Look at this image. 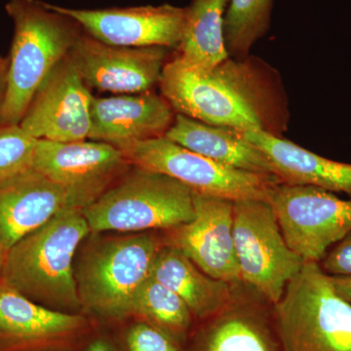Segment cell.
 Wrapping results in <instances>:
<instances>
[{
    "mask_svg": "<svg viewBox=\"0 0 351 351\" xmlns=\"http://www.w3.org/2000/svg\"><path fill=\"white\" fill-rule=\"evenodd\" d=\"M167 51L110 45L82 31L69 55L88 86L124 95L145 93L159 85Z\"/></svg>",
    "mask_w": 351,
    "mask_h": 351,
    "instance_id": "14",
    "label": "cell"
},
{
    "mask_svg": "<svg viewBox=\"0 0 351 351\" xmlns=\"http://www.w3.org/2000/svg\"><path fill=\"white\" fill-rule=\"evenodd\" d=\"M274 0H228L223 38L228 56L244 58L269 27Z\"/></svg>",
    "mask_w": 351,
    "mask_h": 351,
    "instance_id": "24",
    "label": "cell"
},
{
    "mask_svg": "<svg viewBox=\"0 0 351 351\" xmlns=\"http://www.w3.org/2000/svg\"><path fill=\"white\" fill-rule=\"evenodd\" d=\"M97 328L86 314L41 306L0 280V351H82Z\"/></svg>",
    "mask_w": 351,
    "mask_h": 351,
    "instance_id": "11",
    "label": "cell"
},
{
    "mask_svg": "<svg viewBox=\"0 0 351 351\" xmlns=\"http://www.w3.org/2000/svg\"><path fill=\"white\" fill-rule=\"evenodd\" d=\"M272 318L283 351H351V304L319 263H304L272 306Z\"/></svg>",
    "mask_w": 351,
    "mask_h": 351,
    "instance_id": "5",
    "label": "cell"
},
{
    "mask_svg": "<svg viewBox=\"0 0 351 351\" xmlns=\"http://www.w3.org/2000/svg\"><path fill=\"white\" fill-rule=\"evenodd\" d=\"M4 57H2L1 55H0V63H1L2 61H3Z\"/></svg>",
    "mask_w": 351,
    "mask_h": 351,
    "instance_id": "32",
    "label": "cell"
},
{
    "mask_svg": "<svg viewBox=\"0 0 351 351\" xmlns=\"http://www.w3.org/2000/svg\"><path fill=\"white\" fill-rule=\"evenodd\" d=\"M82 351H119L112 339L96 331Z\"/></svg>",
    "mask_w": 351,
    "mask_h": 351,
    "instance_id": "28",
    "label": "cell"
},
{
    "mask_svg": "<svg viewBox=\"0 0 351 351\" xmlns=\"http://www.w3.org/2000/svg\"><path fill=\"white\" fill-rule=\"evenodd\" d=\"M52 6L77 23L88 36L123 47L177 49L186 22V8L171 4L103 9Z\"/></svg>",
    "mask_w": 351,
    "mask_h": 351,
    "instance_id": "13",
    "label": "cell"
},
{
    "mask_svg": "<svg viewBox=\"0 0 351 351\" xmlns=\"http://www.w3.org/2000/svg\"><path fill=\"white\" fill-rule=\"evenodd\" d=\"M132 164L117 147L87 140H38L32 169L60 186L71 208L83 210L112 188Z\"/></svg>",
    "mask_w": 351,
    "mask_h": 351,
    "instance_id": "10",
    "label": "cell"
},
{
    "mask_svg": "<svg viewBox=\"0 0 351 351\" xmlns=\"http://www.w3.org/2000/svg\"><path fill=\"white\" fill-rule=\"evenodd\" d=\"M228 0H191L178 59L204 73H212L228 59L223 38V19Z\"/></svg>",
    "mask_w": 351,
    "mask_h": 351,
    "instance_id": "22",
    "label": "cell"
},
{
    "mask_svg": "<svg viewBox=\"0 0 351 351\" xmlns=\"http://www.w3.org/2000/svg\"><path fill=\"white\" fill-rule=\"evenodd\" d=\"M319 265L329 276H351V232L328 252Z\"/></svg>",
    "mask_w": 351,
    "mask_h": 351,
    "instance_id": "27",
    "label": "cell"
},
{
    "mask_svg": "<svg viewBox=\"0 0 351 351\" xmlns=\"http://www.w3.org/2000/svg\"><path fill=\"white\" fill-rule=\"evenodd\" d=\"M284 239L304 263L324 258L330 247L351 232V198L331 191L278 182L267 195Z\"/></svg>",
    "mask_w": 351,
    "mask_h": 351,
    "instance_id": "8",
    "label": "cell"
},
{
    "mask_svg": "<svg viewBox=\"0 0 351 351\" xmlns=\"http://www.w3.org/2000/svg\"><path fill=\"white\" fill-rule=\"evenodd\" d=\"M36 143L20 124L0 125V184L32 169Z\"/></svg>",
    "mask_w": 351,
    "mask_h": 351,
    "instance_id": "25",
    "label": "cell"
},
{
    "mask_svg": "<svg viewBox=\"0 0 351 351\" xmlns=\"http://www.w3.org/2000/svg\"><path fill=\"white\" fill-rule=\"evenodd\" d=\"M149 276L179 295L200 322L225 308L234 291V284L208 276L180 249L166 242L157 252Z\"/></svg>",
    "mask_w": 351,
    "mask_h": 351,
    "instance_id": "20",
    "label": "cell"
},
{
    "mask_svg": "<svg viewBox=\"0 0 351 351\" xmlns=\"http://www.w3.org/2000/svg\"><path fill=\"white\" fill-rule=\"evenodd\" d=\"M82 212L91 232H164L193 219V191L169 176L132 165Z\"/></svg>",
    "mask_w": 351,
    "mask_h": 351,
    "instance_id": "4",
    "label": "cell"
},
{
    "mask_svg": "<svg viewBox=\"0 0 351 351\" xmlns=\"http://www.w3.org/2000/svg\"><path fill=\"white\" fill-rule=\"evenodd\" d=\"M159 86L174 112L189 119L242 133L265 130L250 101L219 69L201 73L176 57L164 66Z\"/></svg>",
    "mask_w": 351,
    "mask_h": 351,
    "instance_id": "9",
    "label": "cell"
},
{
    "mask_svg": "<svg viewBox=\"0 0 351 351\" xmlns=\"http://www.w3.org/2000/svg\"><path fill=\"white\" fill-rule=\"evenodd\" d=\"M66 208L63 189L34 169L1 182L0 244L8 250Z\"/></svg>",
    "mask_w": 351,
    "mask_h": 351,
    "instance_id": "18",
    "label": "cell"
},
{
    "mask_svg": "<svg viewBox=\"0 0 351 351\" xmlns=\"http://www.w3.org/2000/svg\"><path fill=\"white\" fill-rule=\"evenodd\" d=\"M164 244L157 232H90L75 258L83 313L108 322L130 319L136 293Z\"/></svg>",
    "mask_w": 351,
    "mask_h": 351,
    "instance_id": "1",
    "label": "cell"
},
{
    "mask_svg": "<svg viewBox=\"0 0 351 351\" xmlns=\"http://www.w3.org/2000/svg\"><path fill=\"white\" fill-rule=\"evenodd\" d=\"M164 136L223 165L257 174L276 176L267 156L247 141L242 132L210 125L177 113Z\"/></svg>",
    "mask_w": 351,
    "mask_h": 351,
    "instance_id": "21",
    "label": "cell"
},
{
    "mask_svg": "<svg viewBox=\"0 0 351 351\" xmlns=\"http://www.w3.org/2000/svg\"><path fill=\"white\" fill-rule=\"evenodd\" d=\"M93 99L69 54L38 88L20 126L36 140L60 143L87 140Z\"/></svg>",
    "mask_w": 351,
    "mask_h": 351,
    "instance_id": "12",
    "label": "cell"
},
{
    "mask_svg": "<svg viewBox=\"0 0 351 351\" xmlns=\"http://www.w3.org/2000/svg\"><path fill=\"white\" fill-rule=\"evenodd\" d=\"M90 232L82 210H62L7 250L1 280L41 306L83 313L75 258Z\"/></svg>",
    "mask_w": 351,
    "mask_h": 351,
    "instance_id": "2",
    "label": "cell"
},
{
    "mask_svg": "<svg viewBox=\"0 0 351 351\" xmlns=\"http://www.w3.org/2000/svg\"><path fill=\"white\" fill-rule=\"evenodd\" d=\"M233 237L242 282L277 304L304 262L288 246L267 200L233 202Z\"/></svg>",
    "mask_w": 351,
    "mask_h": 351,
    "instance_id": "6",
    "label": "cell"
},
{
    "mask_svg": "<svg viewBox=\"0 0 351 351\" xmlns=\"http://www.w3.org/2000/svg\"><path fill=\"white\" fill-rule=\"evenodd\" d=\"M7 71H8V59L4 58L0 63V125L3 117L4 104H5L7 93Z\"/></svg>",
    "mask_w": 351,
    "mask_h": 351,
    "instance_id": "30",
    "label": "cell"
},
{
    "mask_svg": "<svg viewBox=\"0 0 351 351\" xmlns=\"http://www.w3.org/2000/svg\"><path fill=\"white\" fill-rule=\"evenodd\" d=\"M7 250L0 244V280H1L2 270H3L4 262H5Z\"/></svg>",
    "mask_w": 351,
    "mask_h": 351,
    "instance_id": "31",
    "label": "cell"
},
{
    "mask_svg": "<svg viewBox=\"0 0 351 351\" xmlns=\"http://www.w3.org/2000/svg\"><path fill=\"white\" fill-rule=\"evenodd\" d=\"M130 319L143 321L156 327L182 348L186 345L195 330V318L186 302L151 276L136 293Z\"/></svg>",
    "mask_w": 351,
    "mask_h": 351,
    "instance_id": "23",
    "label": "cell"
},
{
    "mask_svg": "<svg viewBox=\"0 0 351 351\" xmlns=\"http://www.w3.org/2000/svg\"><path fill=\"white\" fill-rule=\"evenodd\" d=\"M241 283L234 284L225 308L193 330L182 351H283L272 314L258 299L244 294Z\"/></svg>",
    "mask_w": 351,
    "mask_h": 351,
    "instance_id": "16",
    "label": "cell"
},
{
    "mask_svg": "<svg viewBox=\"0 0 351 351\" xmlns=\"http://www.w3.org/2000/svg\"><path fill=\"white\" fill-rule=\"evenodd\" d=\"M133 166L181 182L193 193L232 201L267 200L280 180L223 165L162 137L136 142L119 149Z\"/></svg>",
    "mask_w": 351,
    "mask_h": 351,
    "instance_id": "7",
    "label": "cell"
},
{
    "mask_svg": "<svg viewBox=\"0 0 351 351\" xmlns=\"http://www.w3.org/2000/svg\"><path fill=\"white\" fill-rule=\"evenodd\" d=\"M337 294L351 304V276H329Z\"/></svg>",
    "mask_w": 351,
    "mask_h": 351,
    "instance_id": "29",
    "label": "cell"
},
{
    "mask_svg": "<svg viewBox=\"0 0 351 351\" xmlns=\"http://www.w3.org/2000/svg\"><path fill=\"white\" fill-rule=\"evenodd\" d=\"M242 134L267 156L281 182L343 193L351 198V164L325 158L263 129Z\"/></svg>",
    "mask_w": 351,
    "mask_h": 351,
    "instance_id": "19",
    "label": "cell"
},
{
    "mask_svg": "<svg viewBox=\"0 0 351 351\" xmlns=\"http://www.w3.org/2000/svg\"><path fill=\"white\" fill-rule=\"evenodd\" d=\"M123 334L126 351H182V348L165 332L136 319Z\"/></svg>",
    "mask_w": 351,
    "mask_h": 351,
    "instance_id": "26",
    "label": "cell"
},
{
    "mask_svg": "<svg viewBox=\"0 0 351 351\" xmlns=\"http://www.w3.org/2000/svg\"><path fill=\"white\" fill-rule=\"evenodd\" d=\"M13 38L3 124H20L34 95L82 32L77 23L41 0H8Z\"/></svg>",
    "mask_w": 351,
    "mask_h": 351,
    "instance_id": "3",
    "label": "cell"
},
{
    "mask_svg": "<svg viewBox=\"0 0 351 351\" xmlns=\"http://www.w3.org/2000/svg\"><path fill=\"white\" fill-rule=\"evenodd\" d=\"M233 202L193 193L195 217L164 230V239L208 276L237 284L242 281L233 237Z\"/></svg>",
    "mask_w": 351,
    "mask_h": 351,
    "instance_id": "15",
    "label": "cell"
},
{
    "mask_svg": "<svg viewBox=\"0 0 351 351\" xmlns=\"http://www.w3.org/2000/svg\"><path fill=\"white\" fill-rule=\"evenodd\" d=\"M174 119L169 103L152 91L94 97L88 138L121 149L133 143L162 137Z\"/></svg>",
    "mask_w": 351,
    "mask_h": 351,
    "instance_id": "17",
    "label": "cell"
}]
</instances>
